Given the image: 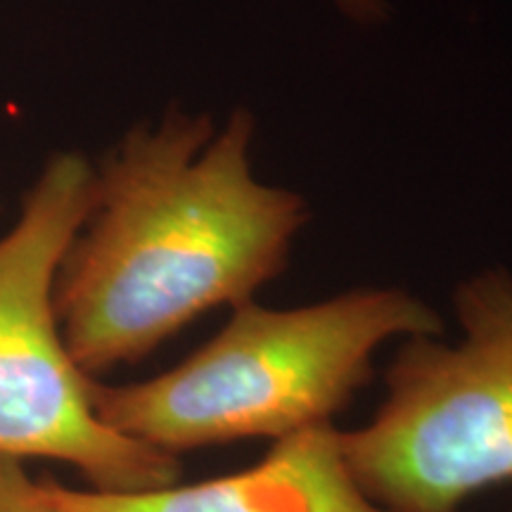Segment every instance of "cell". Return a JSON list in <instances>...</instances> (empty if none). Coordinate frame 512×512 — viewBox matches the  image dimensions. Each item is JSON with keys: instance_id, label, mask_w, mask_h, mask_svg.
I'll return each mask as SVG.
<instances>
[{"instance_id": "cell-5", "label": "cell", "mask_w": 512, "mask_h": 512, "mask_svg": "<svg viewBox=\"0 0 512 512\" xmlns=\"http://www.w3.org/2000/svg\"><path fill=\"white\" fill-rule=\"evenodd\" d=\"M46 486L62 512H387L351 475L335 425L273 441L256 465L200 484L136 494Z\"/></svg>"}, {"instance_id": "cell-4", "label": "cell", "mask_w": 512, "mask_h": 512, "mask_svg": "<svg viewBox=\"0 0 512 512\" xmlns=\"http://www.w3.org/2000/svg\"><path fill=\"white\" fill-rule=\"evenodd\" d=\"M93 195L95 166L57 152L0 238V456L60 460L95 491L136 494L176 484L181 463L100 420L55 313L57 271Z\"/></svg>"}, {"instance_id": "cell-1", "label": "cell", "mask_w": 512, "mask_h": 512, "mask_svg": "<svg viewBox=\"0 0 512 512\" xmlns=\"http://www.w3.org/2000/svg\"><path fill=\"white\" fill-rule=\"evenodd\" d=\"M254 114L166 112L95 169L91 214L55 278L64 344L83 373L140 358L202 313L252 302L309 223L294 190L256 178Z\"/></svg>"}, {"instance_id": "cell-2", "label": "cell", "mask_w": 512, "mask_h": 512, "mask_svg": "<svg viewBox=\"0 0 512 512\" xmlns=\"http://www.w3.org/2000/svg\"><path fill=\"white\" fill-rule=\"evenodd\" d=\"M439 332V313L403 287H358L297 309L247 302L176 368L117 387L91 380V399L112 430L171 456L278 441L332 425L370 382L384 342Z\"/></svg>"}, {"instance_id": "cell-7", "label": "cell", "mask_w": 512, "mask_h": 512, "mask_svg": "<svg viewBox=\"0 0 512 512\" xmlns=\"http://www.w3.org/2000/svg\"><path fill=\"white\" fill-rule=\"evenodd\" d=\"M339 12H344L349 19H356L361 24L380 22L387 15L384 0H330Z\"/></svg>"}, {"instance_id": "cell-6", "label": "cell", "mask_w": 512, "mask_h": 512, "mask_svg": "<svg viewBox=\"0 0 512 512\" xmlns=\"http://www.w3.org/2000/svg\"><path fill=\"white\" fill-rule=\"evenodd\" d=\"M0 512H62L46 484L27 475L22 460L0 456Z\"/></svg>"}, {"instance_id": "cell-3", "label": "cell", "mask_w": 512, "mask_h": 512, "mask_svg": "<svg viewBox=\"0 0 512 512\" xmlns=\"http://www.w3.org/2000/svg\"><path fill=\"white\" fill-rule=\"evenodd\" d=\"M463 337H411L373 420L342 432L344 458L387 512H458L512 482V275L486 268L453 297Z\"/></svg>"}]
</instances>
